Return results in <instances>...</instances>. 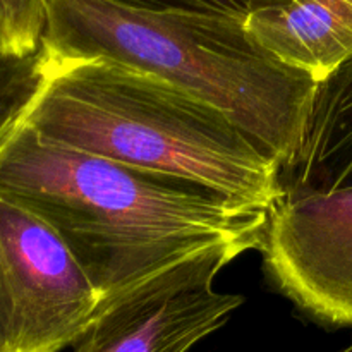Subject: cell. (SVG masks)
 <instances>
[{
    "mask_svg": "<svg viewBox=\"0 0 352 352\" xmlns=\"http://www.w3.org/2000/svg\"><path fill=\"white\" fill-rule=\"evenodd\" d=\"M103 298L43 219L0 195V352L74 346Z\"/></svg>",
    "mask_w": 352,
    "mask_h": 352,
    "instance_id": "cell-4",
    "label": "cell"
},
{
    "mask_svg": "<svg viewBox=\"0 0 352 352\" xmlns=\"http://www.w3.org/2000/svg\"><path fill=\"white\" fill-rule=\"evenodd\" d=\"M45 2L41 48L54 60L107 58L172 82L227 113L280 167L298 148L316 81L265 54L244 17Z\"/></svg>",
    "mask_w": 352,
    "mask_h": 352,
    "instance_id": "cell-3",
    "label": "cell"
},
{
    "mask_svg": "<svg viewBox=\"0 0 352 352\" xmlns=\"http://www.w3.org/2000/svg\"><path fill=\"white\" fill-rule=\"evenodd\" d=\"M278 182L282 199L352 189V57L316 85L301 140Z\"/></svg>",
    "mask_w": 352,
    "mask_h": 352,
    "instance_id": "cell-8",
    "label": "cell"
},
{
    "mask_svg": "<svg viewBox=\"0 0 352 352\" xmlns=\"http://www.w3.org/2000/svg\"><path fill=\"white\" fill-rule=\"evenodd\" d=\"M0 195L62 237L103 302L203 251L260 250L268 222L205 186L52 143L24 122L0 150Z\"/></svg>",
    "mask_w": 352,
    "mask_h": 352,
    "instance_id": "cell-1",
    "label": "cell"
},
{
    "mask_svg": "<svg viewBox=\"0 0 352 352\" xmlns=\"http://www.w3.org/2000/svg\"><path fill=\"white\" fill-rule=\"evenodd\" d=\"M47 28L45 0H0V52L36 54Z\"/></svg>",
    "mask_w": 352,
    "mask_h": 352,
    "instance_id": "cell-10",
    "label": "cell"
},
{
    "mask_svg": "<svg viewBox=\"0 0 352 352\" xmlns=\"http://www.w3.org/2000/svg\"><path fill=\"white\" fill-rule=\"evenodd\" d=\"M339 352H352V342L349 344V346L344 347V349H342V351H339Z\"/></svg>",
    "mask_w": 352,
    "mask_h": 352,
    "instance_id": "cell-12",
    "label": "cell"
},
{
    "mask_svg": "<svg viewBox=\"0 0 352 352\" xmlns=\"http://www.w3.org/2000/svg\"><path fill=\"white\" fill-rule=\"evenodd\" d=\"M239 254L213 248L126 289L100 306L74 352H189L244 302L243 296L213 287L219 272Z\"/></svg>",
    "mask_w": 352,
    "mask_h": 352,
    "instance_id": "cell-5",
    "label": "cell"
},
{
    "mask_svg": "<svg viewBox=\"0 0 352 352\" xmlns=\"http://www.w3.org/2000/svg\"><path fill=\"white\" fill-rule=\"evenodd\" d=\"M48 60L24 119L43 140L196 182L244 208L270 212L282 199L277 160L205 100L107 58Z\"/></svg>",
    "mask_w": 352,
    "mask_h": 352,
    "instance_id": "cell-2",
    "label": "cell"
},
{
    "mask_svg": "<svg viewBox=\"0 0 352 352\" xmlns=\"http://www.w3.org/2000/svg\"><path fill=\"white\" fill-rule=\"evenodd\" d=\"M244 28L265 54L316 85L352 57V0H260Z\"/></svg>",
    "mask_w": 352,
    "mask_h": 352,
    "instance_id": "cell-7",
    "label": "cell"
},
{
    "mask_svg": "<svg viewBox=\"0 0 352 352\" xmlns=\"http://www.w3.org/2000/svg\"><path fill=\"white\" fill-rule=\"evenodd\" d=\"M119 6L141 10H179V12L210 14V16L244 17L260 0H110Z\"/></svg>",
    "mask_w": 352,
    "mask_h": 352,
    "instance_id": "cell-11",
    "label": "cell"
},
{
    "mask_svg": "<svg viewBox=\"0 0 352 352\" xmlns=\"http://www.w3.org/2000/svg\"><path fill=\"white\" fill-rule=\"evenodd\" d=\"M48 74L50 60L43 48L24 57L0 52V150L24 122Z\"/></svg>",
    "mask_w": 352,
    "mask_h": 352,
    "instance_id": "cell-9",
    "label": "cell"
},
{
    "mask_svg": "<svg viewBox=\"0 0 352 352\" xmlns=\"http://www.w3.org/2000/svg\"><path fill=\"white\" fill-rule=\"evenodd\" d=\"M260 250L277 287L329 325H352V189L280 199Z\"/></svg>",
    "mask_w": 352,
    "mask_h": 352,
    "instance_id": "cell-6",
    "label": "cell"
}]
</instances>
